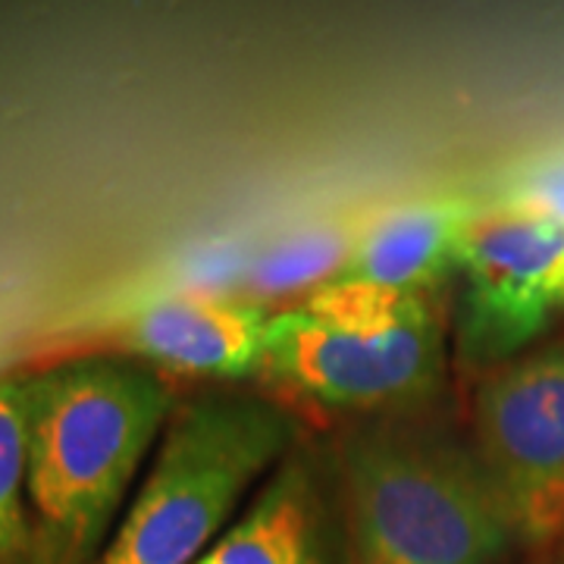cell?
Instances as JSON below:
<instances>
[{
	"label": "cell",
	"instance_id": "obj_1",
	"mask_svg": "<svg viewBox=\"0 0 564 564\" xmlns=\"http://www.w3.org/2000/svg\"><path fill=\"white\" fill-rule=\"evenodd\" d=\"M173 414V386L132 355L29 373V564H95Z\"/></svg>",
	"mask_w": 564,
	"mask_h": 564
},
{
	"label": "cell",
	"instance_id": "obj_2",
	"mask_svg": "<svg viewBox=\"0 0 564 564\" xmlns=\"http://www.w3.org/2000/svg\"><path fill=\"white\" fill-rule=\"evenodd\" d=\"M295 445V414L261 395L182 404L95 564H195Z\"/></svg>",
	"mask_w": 564,
	"mask_h": 564
},
{
	"label": "cell",
	"instance_id": "obj_3",
	"mask_svg": "<svg viewBox=\"0 0 564 564\" xmlns=\"http://www.w3.org/2000/svg\"><path fill=\"white\" fill-rule=\"evenodd\" d=\"M339 502L351 564H499L518 543L477 455L423 433H351Z\"/></svg>",
	"mask_w": 564,
	"mask_h": 564
},
{
	"label": "cell",
	"instance_id": "obj_4",
	"mask_svg": "<svg viewBox=\"0 0 564 564\" xmlns=\"http://www.w3.org/2000/svg\"><path fill=\"white\" fill-rule=\"evenodd\" d=\"M263 373L311 402L343 411H380L426 399L445 373L440 307L383 329H345L307 311L270 317Z\"/></svg>",
	"mask_w": 564,
	"mask_h": 564
},
{
	"label": "cell",
	"instance_id": "obj_5",
	"mask_svg": "<svg viewBox=\"0 0 564 564\" xmlns=\"http://www.w3.org/2000/svg\"><path fill=\"white\" fill-rule=\"evenodd\" d=\"M477 462L518 543L564 533V343L496 367L474 395Z\"/></svg>",
	"mask_w": 564,
	"mask_h": 564
},
{
	"label": "cell",
	"instance_id": "obj_6",
	"mask_svg": "<svg viewBox=\"0 0 564 564\" xmlns=\"http://www.w3.org/2000/svg\"><path fill=\"white\" fill-rule=\"evenodd\" d=\"M562 251L564 223L480 207L458 254L455 348L464 367L496 370L543 333L555 311L549 280Z\"/></svg>",
	"mask_w": 564,
	"mask_h": 564
},
{
	"label": "cell",
	"instance_id": "obj_7",
	"mask_svg": "<svg viewBox=\"0 0 564 564\" xmlns=\"http://www.w3.org/2000/svg\"><path fill=\"white\" fill-rule=\"evenodd\" d=\"M339 505L321 464L295 445L195 564H351Z\"/></svg>",
	"mask_w": 564,
	"mask_h": 564
},
{
	"label": "cell",
	"instance_id": "obj_8",
	"mask_svg": "<svg viewBox=\"0 0 564 564\" xmlns=\"http://www.w3.org/2000/svg\"><path fill=\"white\" fill-rule=\"evenodd\" d=\"M270 314L261 304L173 295L139 307L122 326L132 358L188 377L245 380L263 367Z\"/></svg>",
	"mask_w": 564,
	"mask_h": 564
},
{
	"label": "cell",
	"instance_id": "obj_9",
	"mask_svg": "<svg viewBox=\"0 0 564 564\" xmlns=\"http://www.w3.org/2000/svg\"><path fill=\"white\" fill-rule=\"evenodd\" d=\"M480 207L470 198L445 195L370 214L336 276L430 295L458 273L464 232Z\"/></svg>",
	"mask_w": 564,
	"mask_h": 564
},
{
	"label": "cell",
	"instance_id": "obj_10",
	"mask_svg": "<svg viewBox=\"0 0 564 564\" xmlns=\"http://www.w3.org/2000/svg\"><path fill=\"white\" fill-rule=\"evenodd\" d=\"M29 555V373H0V564Z\"/></svg>",
	"mask_w": 564,
	"mask_h": 564
},
{
	"label": "cell",
	"instance_id": "obj_11",
	"mask_svg": "<svg viewBox=\"0 0 564 564\" xmlns=\"http://www.w3.org/2000/svg\"><path fill=\"white\" fill-rule=\"evenodd\" d=\"M367 217L355 223H333L317 226L302 236L276 245L267 251L261 261L251 267V289L261 295H289L304 285H323L329 282L343 263L348 261L351 248L361 236V226Z\"/></svg>",
	"mask_w": 564,
	"mask_h": 564
},
{
	"label": "cell",
	"instance_id": "obj_12",
	"mask_svg": "<svg viewBox=\"0 0 564 564\" xmlns=\"http://www.w3.org/2000/svg\"><path fill=\"white\" fill-rule=\"evenodd\" d=\"M486 207H502V210L564 223V161L536 163L508 176L492 192Z\"/></svg>",
	"mask_w": 564,
	"mask_h": 564
},
{
	"label": "cell",
	"instance_id": "obj_13",
	"mask_svg": "<svg viewBox=\"0 0 564 564\" xmlns=\"http://www.w3.org/2000/svg\"><path fill=\"white\" fill-rule=\"evenodd\" d=\"M549 295H552V304H555V307H564V251L562 258H558V263H555V270H552Z\"/></svg>",
	"mask_w": 564,
	"mask_h": 564
}]
</instances>
